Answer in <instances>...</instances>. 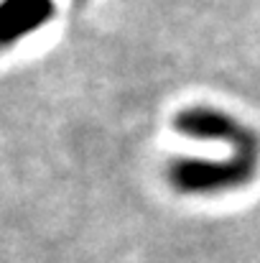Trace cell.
Listing matches in <instances>:
<instances>
[{
    "label": "cell",
    "mask_w": 260,
    "mask_h": 263,
    "mask_svg": "<svg viewBox=\"0 0 260 263\" xmlns=\"http://www.w3.org/2000/svg\"><path fill=\"white\" fill-rule=\"evenodd\" d=\"M258 151H232L227 159L178 156L164 169L166 184L184 197H219L237 192L258 179Z\"/></svg>",
    "instance_id": "6da1fadb"
},
{
    "label": "cell",
    "mask_w": 260,
    "mask_h": 263,
    "mask_svg": "<svg viewBox=\"0 0 260 263\" xmlns=\"http://www.w3.org/2000/svg\"><path fill=\"white\" fill-rule=\"evenodd\" d=\"M173 130L191 141L225 143L232 151H258L260 136L240 118L212 105H186L173 115Z\"/></svg>",
    "instance_id": "7a4b0ae2"
},
{
    "label": "cell",
    "mask_w": 260,
    "mask_h": 263,
    "mask_svg": "<svg viewBox=\"0 0 260 263\" xmlns=\"http://www.w3.org/2000/svg\"><path fill=\"white\" fill-rule=\"evenodd\" d=\"M56 18V0H0V54Z\"/></svg>",
    "instance_id": "3957f363"
}]
</instances>
